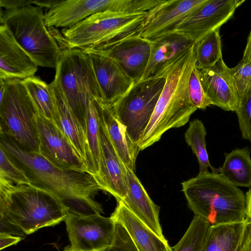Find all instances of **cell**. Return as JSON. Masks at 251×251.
Wrapping results in <instances>:
<instances>
[{"instance_id":"603a6c76","label":"cell","mask_w":251,"mask_h":251,"mask_svg":"<svg viewBox=\"0 0 251 251\" xmlns=\"http://www.w3.org/2000/svg\"><path fill=\"white\" fill-rule=\"evenodd\" d=\"M97 100L100 119L115 149L124 164L134 172L136 158L140 151L139 146L132 141L126 127L115 115L112 105L102 99Z\"/></svg>"},{"instance_id":"f35d334b","label":"cell","mask_w":251,"mask_h":251,"mask_svg":"<svg viewBox=\"0 0 251 251\" xmlns=\"http://www.w3.org/2000/svg\"><path fill=\"white\" fill-rule=\"evenodd\" d=\"M33 1L32 0H0V5L5 10H13L30 5Z\"/></svg>"},{"instance_id":"2e32d148","label":"cell","mask_w":251,"mask_h":251,"mask_svg":"<svg viewBox=\"0 0 251 251\" xmlns=\"http://www.w3.org/2000/svg\"><path fill=\"white\" fill-rule=\"evenodd\" d=\"M100 141L99 171L97 180L102 190L109 193L117 201H123L126 195V166L115 149L100 117Z\"/></svg>"},{"instance_id":"ee69618b","label":"cell","mask_w":251,"mask_h":251,"mask_svg":"<svg viewBox=\"0 0 251 251\" xmlns=\"http://www.w3.org/2000/svg\"><path fill=\"white\" fill-rule=\"evenodd\" d=\"M65 251H73L71 250L70 249V248H67V249H66V250Z\"/></svg>"},{"instance_id":"b9f144b4","label":"cell","mask_w":251,"mask_h":251,"mask_svg":"<svg viewBox=\"0 0 251 251\" xmlns=\"http://www.w3.org/2000/svg\"><path fill=\"white\" fill-rule=\"evenodd\" d=\"M60 0H35L33 4L41 8L46 7L50 9L56 5Z\"/></svg>"},{"instance_id":"484cf974","label":"cell","mask_w":251,"mask_h":251,"mask_svg":"<svg viewBox=\"0 0 251 251\" xmlns=\"http://www.w3.org/2000/svg\"><path fill=\"white\" fill-rule=\"evenodd\" d=\"M247 221L211 226L202 251H236Z\"/></svg>"},{"instance_id":"8fae6325","label":"cell","mask_w":251,"mask_h":251,"mask_svg":"<svg viewBox=\"0 0 251 251\" xmlns=\"http://www.w3.org/2000/svg\"><path fill=\"white\" fill-rule=\"evenodd\" d=\"M65 221L73 251H102L112 243L116 222L112 217L68 214Z\"/></svg>"},{"instance_id":"d590c367","label":"cell","mask_w":251,"mask_h":251,"mask_svg":"<svg viewBox=\"0 0 251 251\" xmlns=\"http://www.w3.org/2000/svg\"><path fill=\"white\" fill-rule=\"evenodd\" d=\"M102 251H138L124 226L116 222L115 234L111 245Z\"/></svg>"},{"instance_id":"74e56055","label":"cell","mask_w":251,"mask_h":251,"mask_svg":"<svg viewBox=\"0 0 251 251\" xmlns=\"http://www.w3.org/2000/svg\"><path fill=\"white\" fill-rule=\"evenodd\" d=\"M0 233L22 235L25 234L21 229L10 222L4 216L0 215Z\"/></svg>"},{"instance_id":"5b68a950","label":"cell","mask_w":251,"mask_h":251,"mask_svg":"<svg viewBox=\"0 0 251 251\" xmlns=\"http://www.w3.org/2000/svg\"><path fill=\"white\" fill-rule=\"evenodd\" d=\"M53 80L85 130L90 103L102 95L90 55L80 49L62 50Z\"/></svg>"},{"instance_id":"d6986e66","label":"cell","mask_w":251,"mask_h":251,"mask_svg":"<svg viewBox=\"0 0 251 251\" xmlns=\"http://www.w3.org/2000/svg\"><path fill=\"white\" fill-rule=\"evenodd\" d=\"M150 41V57L141 80L163 76L170 66L194 45L188 37L177 31Z\"/></svg>"},{"instance_id":"e575fe53","label":"cell","mask_w":251,"mask_h":251,"mask_svg":"<svg viewBox=\"0 0 251 251\" xmlns=\"http://www.w3.org/2000/svg\"><path fill=\"white\" fill-rule=\"evenodd\" d=\"M188 92L192 103L197 109H205L211 105L201 83L196 65L190 76Z\"/></svg>"},{"instance_id":"44dd1931","label":"cell","mask_w":251,"mask_h":251,"mask_svg":"<svg viewBox=\"0 0 251 251\" xmlns=\"http://www.w3.org/2000/svg\"><path fill=\"white\" fill-rule=\"evenodd\" d=\"M126 195L123 201L142 222L165 239L159 222V207L150 198L134 172L126 166Z\"/></svg>"},{"instance_id":"277c9868","label":"cell","mask_w":251,"mask_h":251,"mask_svg":"<svg viewBox=\"0 0 251 251\" xmlns=\"http://www.w3.org/2000/svg\"><path fill=\"white\" fill-rule=\"evenodd\" d=\"M68 210L52 193L33 185L17 186L0 180V215L31 234L65 221Z\"/></svg>"},{"instance_id":"7bdbcfd3","label":"cell","mask_w":251,"mask_h":251,"mask_svg":"<svg viewBox=\"0 0 251 251\" xmlns=\"http://www.w3.org/2000/svg\"><path fill=\"white\" fill-rule=\"evenodd\" d=\"M246 216L247 219L251 221V188L246 194Z\"/></svg>"},{"instance_id":"1f68e13d","label":"cell","mask_w":251,"mask_h":251,"mask_svg":"<svg viewBox=\"0 0 251 251\" xmlns=\"http://www.w3.org/2000/svg\"><path fill=\"white\" fill-rule=\"evenodd\" d=\"M0 180L17 186L32 185L24 171L0 147Z\"/></svg>"},{"instance_id":"7a4b0ae2","label":"cell","mask_w":251,"mask_h":251,"mask_svg":"<svg viewBox=\"0 0 251 251\" xmlns=\"http://www.w3.org/2000/svg\"><path fill=\"white\" fill-rule=\"evenodd\" d=\"M195 65L193 45L164 74L165 84L139 142L140 151L158 141L168 129L185 125L197 110L188 92L190 76Z\"/></svg>"},{"instance_id":"ab89813d","label":"cell","mask_w":251,"mask_h":251,"mask_svg":"<svg viewBox=\"0 0 251 251\" xmlns=\"http://www.w3.org/2000/svg\"><path fill=\"white\" fill-rule=\"evenodd\" d=\"M21 238L6 233H0V249H4L9 246L17 244Z\"/></svg>"},{"instance_id":"cb8c5ba5","label":"cell","mask_w":251,"mask_h":251,"mask_svg":"<svg viewBox=\"0 0 251 251\" xmlns=\"http://www.w3.org/2000/svg\"><path fill=\"white\" fill-rule=\"evenodd\" d=\"M49 85L57 108L58 127L72 144L80 158L90 168L85 129L55 82L52 81Z\"/></svg>"},{"instance_id":"ffe728a7","label":"cell","mask_w":251,"mask_h":251,"mask_svg":"<svg viewBox=\"0 0 251 251\" xmlns=\"http://www.w3.org/2000/svg\"><path fill=\"white\" fill-rule=\"evenodd\" d=\"M89 54L102 100L113 105L125 95L134 82L112 59L99 54Z\"/></svg>"},{"instance_id":"83f0119b","label":"cell","mask_w":251,"mask_h":251,"mask_svg":"<svg viewBox=\"0 0 251 251\" xmlns=\"http://www.w3.org/2000/svg\"><path fill=\"white\" fill-rule=\"evenodd\" d=\"M97 99L93 100L89 105L85 126L89 167L96 179L99 171L100 157V117Z\"/></svg>"},{"instance_id":"e0dca14e","label":"cell","mask_w":251,"mask_h":251,"mask_svg":"<svg viewBox=\"0 0 251 251\" xmlns=\"http://www.w3.org/2000/svg\"><path fill=\"white\" fill-rule=\"evenodd\" d=\"M197 68L201 83L210 105L225 111L235 112L240 100L230 75L229 68L223 59L210 68Z\"/></svg>"},{"instance_id":"f546056e","label":"cell","mask_w":251,"mask_h":251,"mask_svg":"<svg viewBox=\"0 0 251 251\" xmlns=\"http://www.w3.org/2000/svg\"><path fill=\"white\" fill-rule=\"evenodd\" d=\"M220 31H211L194 44L197 67L208 68L223 59Z\"/></svg>"},{"instance_id":"3957f363","label":"cell","mask_w":251,"mask_h":251,"mask_svg":"<svg viewBox=\"0 0 251 251\" xmlns=\"http://www.w3.org/2000/svg\"><path fill=\"white\" fill-rule=\"evenodd\" d=\"M181 185L189 208L211 226L248 220L246 194L219 173H199Z\"/></svg>"},{"instance_id":"ba28073f","label":"cell","mask_w":251,"mask_h":251,"mask_svg":"<svg viewBox=\"0 0 251 251\" xmlns=\"http://www.w3.org/2000/svg\"><path fill=\"white\" fill-rule=\"evenodd\" d=\"M4 81L5 91L0 100V134L25 151L39 153L36 125L38 113L24 81Z\"/></svg>"},{"instance_id":"30bf717a","label":"cell","mask_w":251,"mask_h":251,"mask_svg":"<svg viewBox=\"0 0 251 251\" xmlns=\"http://www.w3.org/2000/svg\"><path fill=\"white\" fill-rule=\"evenodd\" d=\"M135 9L133 0H60L44 14V19L47 27L70 28L98 12L130 14Z\"/></svg>"},{"instance_id":"6da1fadb","label":"cell","mask_w":251,"mask_h":251,"mask_svg":"<svg viewBox=\"0 0 251 251\" xmlns=\"http://www.w3.org/2000/svg\"><path fill=\"white\" fill-rule=\"evenodd\" d=\"M0 137V147L24 171L31 184L56 195L68 214L90 216L102 212L101 205L92 198L102 190L92 174L61 168L39 153L22 150L4 135Z\"/></svg>"},{"instance_id":"f1b7e54d","label":"cell","mask_w":251,"mask_h":251,"mask_svg":"<svg viewBox=\"0 0 251 251\" xmlns=\"http://www.w3.org/2000/svg\"><path fill=\"white\" fill-rule=\"evenodd\" d=\"M206 128L201 121L195 119L190 122L185 134L186 143L196 155L199 165V173L208 172L209 168L212 172L219 173V169L213 167L209 161L206 148Z\"/></svg>"},{"instance_id":"4fadbf2b","label":"cell","mask_w":251,"mask_h":251,"mask_svg":"<svg viewBox=\"0 0 251 251\" xmlns=\"http://www.w3.org/2000/svg\"><path fill=\"white\" fill-rule=\"evenodd\" d=\"M207 0H169L150 10L138 36L151 40L176 32L180 25Z\"/></svg>"},{"instance_id":"d6a6232c","label":"cell","mask_w":251,"mask_h":251,"mask_svg":"<svg viewBox=\"0 0 251 251\" xmlns=\"http://www.w3.org/2000/svg\"><path fill=\"white\" fill-rule=\"evenodd\" d=\"M229 72L240 100L251 86V62L244 63L241 60L235 67L229 68Z\"/></svg>"},{"instance_id":"9a60e30c","label":"cell","mask_w":251,"mask_h":251,"mask_svg":"<svg viewBox=\"0 0 251 251\" xmlns=\"http://www.w3.org/2000/svg\"><path fill=\"white\" fill-rule=\"evenodd\" d=\"M245 0H207L178 28L194 44L211 31L220 28L233 15Z\"/></svg>"},{"instance_id":"4dcf8cb0","label":"cell","mask_w":251,"mask_h":251,"mask_svg":"<svg viewBox=\"0 0 251 251\" xmlns=\"http://www.w3.org/2000/svg\"><path fill=\"white\" fill-rule=\"evenodd\" d=\"M211 225L203 219L195 216L173 251H202Z\"/></svg>"},{"instance_id":"d4e9b609","label":"cell","mask_w":251,"mask_h":251,"mask_svg":"<svg viewBox=\"0 0 251 251\" xmlns=\"http://www.w3.org/2000/svg\"><path fill=\"white\" fill-rule=\"evenodd\" d=\"M251 150L248 147L225 153L219 174L236 187L251 188Z\"/></svg>"},{"instance_id":"8d00e7d4","label":"cell","mask_w":251,"mask_h":251,"mask_svg":"<svg viewBox=\"0 0 251 251\" xmlns=\"http://www.w3.org/2000/svg\"><path fill=\"white\" fill-rule=\"evenodd\" d=\"M236 251H251V221L246 222L242 237Z\"/></svg>"},{"instance_id":"7402d4cb","label":"cell","mask_w":251,"mask_h":251,"mask_svg":"<svg viewBox=\"0 0 251 251\" xmlns=\"http://www.w3.org/2000/svg\"><path fill=\"white\" fill-rule=\"evenodd\" d=\"M117 201L111 217L126 229L138 251H173L168 241L158 236L126 205Z\"/></svg>"},{"instance_id":"7c38bea8","label":"cell","mask_w":251,"mask_h":251,"mask_svg":"<svg viewBox=\"0 0 251 251\" xmlns=\"http://www.w3.org/2000/svg\"><path fill=\"white\" fill-rule=\"evenodd\" d=\"M150 40L134 35L121 41L82 50L97 54L115 62L133 80H140L146 70L151 54Z\"/></svg>"},{"instance_id":"8992f818","label":"cell","mask_w":251,"mask_h":251,"mask_svg":"<svg viewBox=\"0 0 251 251\" xmlns=\"http://www.w3.org/2000/svg\"><path fill=\"white\" fill-rule=\"evenodd\" d=\"M0 14L5 25L18 44L38 66L56 69L62 52L55 38L47 29L42 8L32 5Z\"/></svg>"},{"instance_id":"836d02e7","label":"cell","mask_w":251,"mask_h":251,"mask_svg":"<svg viewBox=\"0 0 251 251\" xmlns=\"http://www.w3.org/2000/svg\"><path fill=\"white\" fill-rule=\"evenodd\" d=\"M236 113L242 137L251 143V86L240 99Z\"/></svg>"},{"instance_id":"52a82bcc","label":"cell","mask_w":251,"mask_h":251,"mask_svg":"<svg viewBox=\"0 0 251 251\" xmlns=\"http://www.w3.org/2000/svg\"><path fill=\"white\" fill-rule=\"evenodd\" d=\"M147 14L110 11L95 13L71 28H63V43L66 48L83 50L137 35Z\"/></svg>"},{"instance_id":"5bb4252c","label":"cell","mask_w":251,"mask_h":251,"mask_svg":"<svg viewBox=\"0 0 251 251\" xmlns=\"http://www.w3.org/2000/svg\"><path fill=\"white\" fill-rule=\"evenodd\" d=\"M36 125L40 142L39 153L58 167L89 173L94 176L69 140L55 124L38 114Z\"/></svg>"},{"instance_id":"60d3db41","label":"cell","mask_w":251,"mask_h":251,"mask_svg":"<svg viewBox=\"0 0 251 251\" xmlns=\"http://www.w3.org/2000/svg\"><path fill=\"white\" fill-rule=\"evenodd\" d=\"M241 60L244 63L251 62V29L247 38L246 45L243 52V56Z\"/></svg>"},{"instance_id":"ac0fdd59","label":"cell","mask_w":251,"mask_h":251,"mask_svg":"<svg viewBox=\"0 0 251 251\" xmlns=\"http://www.w3.org/2000/svg\"><path fill=\"white\" fill-rule=\"evenodd\" d=\"M38 65L3 24L0 26V79L24 80L34 76Z\"/></svg>"},{"instance_id":"9c48e42d","label":"cell","mask_w":251,"mask_h":251,"mask_svg":"<svg viewBox=\"0 0 251 251\" xmlns=\"http://www.w3.org/2000/svg\"><path fill=\"white\" fill-rule=\"evenodd\" d=\"M166 82L163 76L140 80L112 105L132 141L139 146Z\"/></svg>"},{"instance_id":"4316f807","label":"cell","mask_w":251,"mask_h":251,"mask_svg":"<svg viewBox=\"0 0 251 251\" xmlns=\"http://www.w3.org/2000/svg\"><path fill=\"white\" fill-rule=\"evenodd\" d=\"M23 81L38 114L58 127L57 108L49 85L35 76L27 78Z\"/></svg>"}]
</instances>
